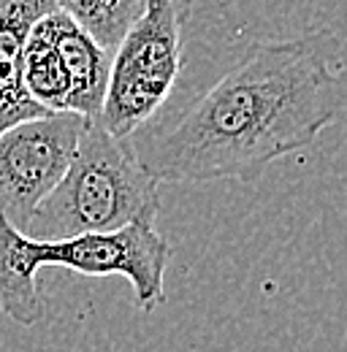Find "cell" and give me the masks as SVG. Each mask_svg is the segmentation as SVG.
I'll list each match as a JSON object with an SVG mask.
<instances>
[{"label": "cell", "mask_w": 347, "mask_h": 352, "mask_svg": "<svg viewBox=\"0 0 347 352\" xmlns=\"http://www.w3.org/2000/svg\"><path fill=\"white\" fill-rule=\"evenodd\" d=\"M347 111V65L328 30L253 44L171 125L130 135L158 182L258 179L274 160L309 149Z\"/></svg>", "instance_id": "obj_1"}, {"label": "cell", "mask_w": 347, "mask_h": 352, "mask_svg": "<svg viewBox=\"0 0 347 352\" xmlns=\"http://www.w3.org/2000/svg\"><path fill=\"white\" fill-rule=\"evenodd\" d=\"M158 212L160 182L138 163L130 138H117L90 120L65 176L39 204L28 236L60 241L106 233Z\"/></svg>", "instance_id": "obj_2"}, {"label": "cell", "mask_w": 347, "mask_h": 352, "mask_svg": "<svg viewBox=\"0 0 347 352\" xmlns=\"http://www.w3.org/2000/svg\"><path fill=\"white\" fill-rule=\"evenodd\" d=\"M190 19L185 0H144L138 19L112 54L101 122L117 138L141 131L171 95L182 71V36Z\"/></svg>", "instance_id": "obj_3"}, {"label": "cell", "mask_w": 347, "mask_h": 352, "mask_svg": "<svg viewBox=\"0 0 347 352\" xmlns=\"http://www.w3.org/2000/svg\"><path fill=\"white\" fill-rule=\"evenodd\" d=\"M87 122L76 111L25 120L0 133V214L25 230L43 198L65 176Z\"/></svg>", "instance_id": "obj_4"}, {"label": "cell", "mask_w": 347, "mask_h": 352, "mask_svg": "<svg viewBox=\"0 0 347 352\" xmlns=\"http://www.w3.org/2000/svg\"><path fill=\"white\" fill-rule=\"evenodd\" d=\"M41 265H60L82 276H125L136 307L155 311L166 301V268L171 247L155 230V217H138L106 233H82L41 241Z\"/></svg>", "instance_id": "obj_5"}, {"label": "cell", "mask_w": 347, "mask_h": 352, "mask_svg": "<svg viewBox=\"0 0 347 352\" xmlns=\"http://www.w3.org/2000/svg\"><path fill=\"white\" fill-rule=\"evenodd\" d=\"M57 8V0H0V133L52 114L41 109L22 79V54L30 28Z\"/></svg>", "instance_id": "obj_6"}, {"label": "cell", "mask_w": 347, "mask_h": 352, "mask_svg": "<svg viewBox=\"0 0 347 352\" xmlns=\"http://www.w3.org/2000/svg\"><path fill=\"white\" fill-rule=\"evenodd\" d=\"M52 28L68 76V111H76L85 120H98L109 87L112 52L60 8L52 11Z\"/></svg>", "instance_id": "obj_7"}, {"label": "cell", "mask_w": 347, "mask_h": 352, "mask_svg": "<svg viewBox=\"0 0 347 352\" xmlns=\"http://www.w3.org/2000/svg\"><path fill=\"white\" fill-rule=\"evenodd\" d=\"M41 241L0 214V309L17 325H36L43 314L39 293Z\"/></svg>", "instance_id": "obj_8"}, {"label": "cell", "mask_w": 347, "mask_h": 352, "mask_svg": "<svg viewBox=\"0 0 347 352\" xmlns=\"http://www.w3.org/2000/svg\"><path fill=\"white\" fill-rule=\"evenodd\" d=\"M22 79L30 98L46 111H68V76L63 68V57L54 44L52 14L41 16L25 41L22 54Z\"/></svg>", "instance_id": "obj_9"}, {"label": "cell", "mask_w": 347, "mask_h": 352, "mask_svg": "<svg viewBox=\"0 0 347 352\" xmlns=\"http://www.w3.org/2000/svg\"><path fill=\"white\" fill-rule=\"evenodd\" d=\"M57 8L114 54L128 28L138 19L144 0H57Z\"/></svg>", "instance_id": "obj_10"}]
</instances>
